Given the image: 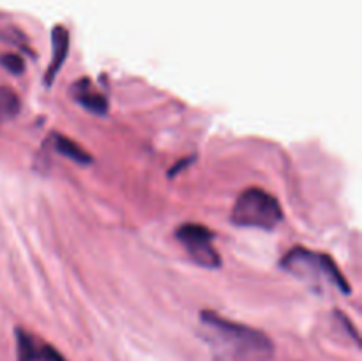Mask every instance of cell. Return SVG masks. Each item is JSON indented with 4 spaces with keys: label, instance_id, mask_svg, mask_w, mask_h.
<instances>
[{
    "label": "cell",
    "instance_id": "9c48e42d",
    "mask_svg": "<svg viewBox=\"0 0 362 361\" xmlns=\"http://www.w3.org/2000/svg\"><path fill=\"white\" fill-rule=\"evenodd\" d=\"M0 64L13 74H21L25 69L23 57H20L18 53H4L0 57Z\"/></svg>",
    "mask_w": 362,
    "mask_h": 361
},
{
    "label": "cell",
    "instance_id": "30bf717a",
    "mask_svg": "<svg viewBox=\"0 0 362 361\" xmlns=\"http://www.w3.org/2000/svg\"><path fill=\"white\" fill-rule=\"evenodd\" d=\"M35 361H66V357L52 345H46V343L41 342V347H39V353Z\"/></svg>",
    "mask_w": 362,
    "mask_h": 361
},
{
    "label": "cell",
    "instance_id": "5b68a950",
    "mask_svg": "<svg viewBox=\"0 0 362 361\" xmlns=\"http://www.w3.org/2000/svg\"><path fill=\"white\" fill-rule=\"evenodd\" d=\"M71 96L87 112L95 113V115H105L108 112V99L94 87L90 78H81L74 81L71 87Z\"/></svg>",
    "mask_w": 362,
    "mask_h": 361
},
{
    "label": "cell",
    "instance_id": "52a82bcc",
    "mask_svg": "<svg viewBox=\"0 0 362 361\" xmlns=\"http://www.w3.org/2000/svg\"><path fill=\"white\" fill-rule=\"evenodd\" d=\"M49 144L53 145V149H55L60 156H66L71 161L80 163V165H88V163H92V156L88 154L83 147H80L76 142L64 137V134L53 133L52 137H49Z\"/></svg>",
    "mask_w": 362,
    "mask_h": 361
},
{
    "label": "cell",
    "instance_id": "6da1fadb",
    "mask_svg": "<svg viewBox=\"0 0 362 361\" xmlns=\"http://www.w3.org/2000/svg\"><path fill=\"white\" fill-rule=\"evenodd\" d=\"M205 340L214 347L223 360L267 361L274 354V343L265 333L233 322L212 310L200 314Z\"/></svg>",
    "mask_w": 362,
    "mask_h": 361
},
{
    "label": "cell",
    "instance_id": "7a4b0ae2",
    "mask_svg": "<svg viewBox=\"0 0 362 361\" xmlns=\"http://www.w3.org/2000/svg\"><path fill=\"white\" fill-rule=\"evenodd\" d=\"M279 265L286 273H290L296 278L304 280V282L317 283V285L327 283V285L338 289L343 296L352 294L350 283L346 282V278L341 275L336 262L327 253L296 246L281 258Z\"/></svg>",
    "mask_w": 362,
    "mask_h": 361
},
{
    "label": "cell",
    "instance_id": "8992f818",
    "mask_svg": "<svg viewBox=\"0 0 362 361\" xmlns=\"http://www.w3.org/2000/svg\"><path fill=\"white\" fill-rule=\"evenodd\" d=\"M52 42H53V57L52 60H49V66L45 74L46 85L53 84L57 73H59L64 60H66L67 50H69V32H67L64 27H60V25H57L52 32Z\"/></svg>",
    "mask_w": 362,
    "mask_h": 361
},
{
    "label": "cell",
    "instance_id": "277c9868",
    "mask_svg": "<svg viewBox=\"0 0 362 361\" xmlns=\"http://www.w3.org/2000/svg\"><path fill=\"white\" fill-rule=\"evenodd\" d=\"M175 237L200 268H221V255L214 246L216 236L207 227L200 225V223H182L175 230Z\"/></svg>",
    "mask_w": 362,
    "mask_h": 361
},
{
    "label": "cell",
    "instance_id": "3957f363",
    "mask_svg": "<svg viewBox=\"0 0 362 361\" xmlns=\"http://www.w3.org/2000/svg\"><path fill=\"white\" fill-rule=\"evenodd\" d=\"M283 209L274 195L262 188H247L235 200L230 222L244 229L274 230L281 223Z\"/></svg>",
    "mask_w": 362,
    "mask_h": 361
},
{
    "label": "cell",
    "instance_id": "ba28073f",
    "mask_svg": "<svg viewBox=\"0 0 362 361\" xmlns=\"http://www.w3.org/2000/svg\"><path fill=\"white\" fill-rule=\"evenodd\" d=\"M20 112V99L16 92L7 87H0V124L13 119Z\"/></svg>",
    "mask_w": 362,
    "mask_h": 361
}]
</instances>
